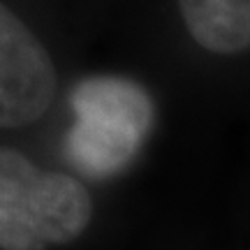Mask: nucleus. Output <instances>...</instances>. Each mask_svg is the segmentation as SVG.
Masks as SVG:
<instances>
[{"mask_svg": "<svg viewBox=\"0 0 250 250\" xmlns=\"http://www.w3.org/2000/svg\"><path fill=\"white\" fill-rule=\"evenodd\" d=\"M74 125L65 137L67 160L90 179L130 167L155 121L148 90L125 77H90L70 93Z\"/></svg>", "mask_w": 250, "mask_h": 250, "instance_id": "1", "label": "nucleus"}, {"mask_svg": "<svg viewBox=\"0 0 250 250\" xmlns=\"http://www.w3.org/2000/svg\"><path fill=\"white\" fill-rule=\"evenodd\" d=\"M93 199L70 174L42 171L14 148L0 151V248L46 250L86 232Z\"/></svg>", "mask_w": 250, "mask_h": 250, "instance_id": "2", "label": "nucleus"}, {"mask_svg": "<svg viewBox=\"0 0 250 250\" xmlns=\"http://www.w3.org/2000/svg\"><path fill=\"white\" fill-rule=\"evenodd\" d=\"M56 93V67L44 46L7 7H0V125L23 127L44 114Z\"/></svg>", "mask_w": 250, "mask_h": 250, "instance_id": "3", "label": "nucleus"}, {"mask_svg": "<svg viewBox=\"0 0 250 250\" xmlns=\"http://www.w3.org/2000/svg\"><path fill=\"white\" fill-rule=\"evenodd\" d=\"M190 37L213 54L250 49V0H179Z\"/></svg>", "mask_w": 250, "mask_h": 250, "instance_id": "4", "label": "nucleus"}]
</instances>
